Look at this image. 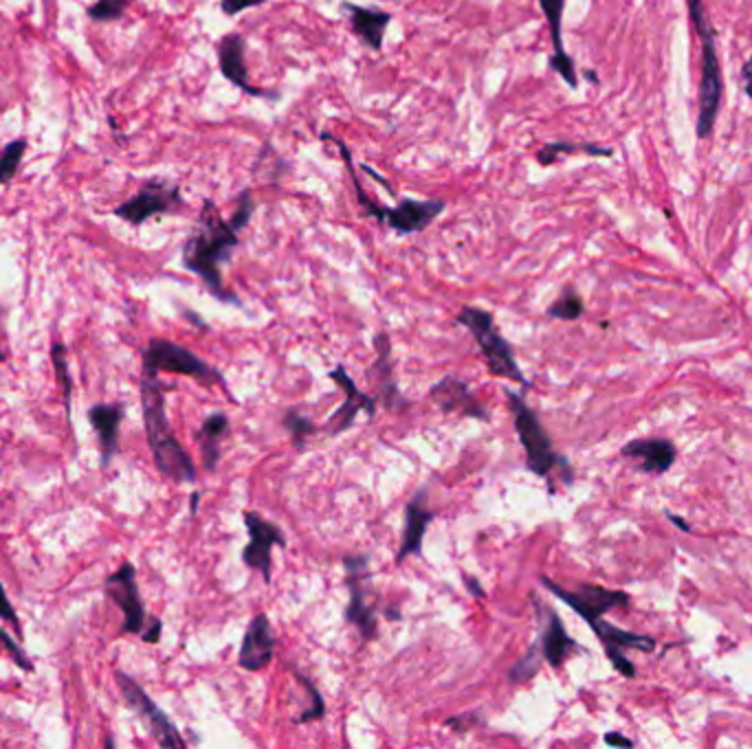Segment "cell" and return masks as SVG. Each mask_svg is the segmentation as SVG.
Listing matches in <instances>:
<instances>
[{"instance_id": "30", "label": "cell", "mask_w": 752, "mask_h": 749, "mask_svg": "<svg viewBox=\"0 0 752 749\" xmlns=\"http://www.w3.org/2000/svg\"><path fill=\"white\" fill-rule=\"evenodd\" d=\"M539 657H543V653H541V646H539V642H537V644H533V646L528 648L526 653H524L522 660H519L513 668H510L508 679L513 681V684H526V681H531L533 677L539 672V666H541Z\"/></svg>"}, {"instance_id": "12", "label": "cell", "mask_w": 752, "mask_h": 749, "mask_svg": "<svg viewBox=\"0 0 752 749\" xmlns=\"http://www.w3.org/2000/svg\"><path fill=\"white\" fill-rule=\"evenodd\" d=\"M244 525L249 532V543L243 552V563L249 570L262 573L264 582H271V570H273V547H286V539H284L282 530L276 523L260 516L258 512L247 510L243 514Z\"/></svg>"}, {"instance_id": "14", "label": "cell", "mask_w": 752, "mask_h": 749, "mask_svg": "<svg viewBox=\"0 0 752 749\" xmlns=\"http://www.w3.org/2000/svg\"><path fill=\"white\" fill-rule=\"evenodd\" d=\"M534 613H537V624H539V646H541L543 660L550 663L552 668H561L567 655L574 651H579L574 639L567 635V630L561 622V618L557 615V611L552 606H548L539 596H531Z\"/></svg>"}, {"instance_id": "11", "label": "cell", "mask_w": 752, "mask_h": 749, "mask_svg": "<svg viewBox=\"0 0 752 749\" xmlns=\"http://www.w3.org/2000/svg\"><path fill=\"white\" fill-rule=\"evenodd\" d=\"M541 585L546 587L552 596H557L561 602H566V605L570 606L576 615H581L588 624L603 618L607 611L629 605V596L625 591H612L599 585H581L576 591H567L546 576L541 578Z\"/></svg>"}, {"instance_id": "33", "label": "cell", "mask_w": 752, "mask_h": 749, "mask_svg": "<svg viewBox=\"0 0 752 749\" xmlns=\"http://www.w3.org/2000/svg\"><path fill=\"white\" fill-rule=\"evenodd\" d=\"M295 677H297V681H300V686H304L306 690H309V695H310V708H306L304 712L300 714V717L295 719V723H310V720H317V719H321L326 714V704H324V699H321V695H319V690L315 688L313 686V681L309 679V677H304V675H300V672H295Z\"/></svg>"}, {"instance_id": "8", "label": "cell", "mask_w": 752, "mask_h": 749, "mask_svg": "<svg viewBox=\"0 0 752 749\" xmlns=\"http://www.w3.org/2000/svg\"><path fill=\"white\" fill-rule=\"evenodd\" d=\"M117 686H120L121 696H124L126 705L145 723V728L150 729V734L154 737V741L159 743L161 747H186V738L181 737V732L177 729V725L168 719V714L145 695V690L136 684L132 677H128L126 672H117Z\"/></svg>"}, {"instance_id": "28", "label": "cell", "mask_w": 752, "mask_h": 749, "mask_svg": "<svg viewBox=\"0 0 752 749\" xmlns=\"http://www.w3.org/2000/svg\"><path fill=\"white\" fill-rule=\"evenodd\" d=\"M282 422L288 433H291V442L297 450H304L310 435L317 433V426L313 424V420H310L309 416H302L297 409H288L286 414H284Z\"/></svg>"}, {"instance_id": "19", "label": "cell", "mask_w": 752, "mask_h": 749, "mask_svg": "<svg viewBox=\"0 0 752 749\" xmlns=\"http://www.w3.org/2000/svg\"><path fill=\"white\" fill-rule=\"evenodd\" d=\"M429 398L442 409V414H460L465 418L489 422V411L475 400L469 385L456 376H444L429 390Z\"/></svg>"}, {"instance_id": "26", "label": "cell", "mask_w": 752, "mask_h": 749, "mask_svg": "<svg viewBox=\"0 0 752 749\" xmlns=\"http://www.w3.org/2000/svg\"><path fill=\"white\" fill-rule=\"evenodd\" d=\"M227 435H229V418H227L225 414H220V411H214L211 416H207L201 431H198L196 440L198 444H201L202 466L210 473H214L216 466H219L220 444Z\"/></svg>"}, {"instance_id": "18", "label": "cell", "mask_w": 752, "mask_h": 749, "mask_svg": "<svg viewBox=\"0 0 752 749\" xmlns=\"http://www.w3.org/2000/svg\"><path fill=\"white\" fill-rule=\"evenodd\" d=\"M273 655H276V635L271 630V622L264 613L253 615L238 651V666L243 671L258 672L271 663Z\"/></svg>"}, {"instance_id": "41", "label": "cell", "mask_w": 752, "mask_h": 749, "mask_svg": "<svg viewBox=\"0 0 752 749\" xmlns=\"http://www.w3.org/2000/svg\"><path fill=\"white\" fill-rule=\"evenodd\" d=\"M605 743H607V745H623V747H632L633 743L629 741V738H625V737H621V734H607V737H605Z\"/></svg>"}, {"instance_id": "40", "label": "cell", "mask_w": 752, "mask_h": 749, "mask_svg": "<svg viewBox=\"0 0 752 749\" xmlns=\"http://www.w3.org/2000/svg\"><path fill=\"white\" fill-rule=\"evenodd\" d=\"M741 75H744V82H746V95L752 99V55H750V60L744 64V69H741Z\"/></svg>"}, {"instance_id": "17", "label": "cell", "mask_w": 752, "mask_h": 749, "mask_svg": "<svg viewBox=\"0 0 752 749\" xmlns=\"http://www.w3.org/2000/svg\"><path fill=\"white\" fill-rule=\"evenodd\" d=\"M216 49H219L220 73L225 75V79H229L234 86L244 90V93L251 95V97H262V99L280 97L276 90L253 86V84L249 82L247 64H244V37L240 36V33H236V31L225 33V36L220 37Z\"/></svg>"}, {"instance_id": "44", "label": "cell", "mask_w": 752, "mask_h": 749, "mask_svg": "<svg viewBox=\"0 0 752 749\" xmlns=\"http://www.w3.org/2000/svg\"><path fill=\"white\" fill-rule=\"evenodd\" d=\"M3 358H4V357H3V354H0V360H3Z\"/></svg>"}, {"instance_id": "35", "label": "cell", "mask_w": 752, "mask_h": 749, "mask_svg": "<svg viewBox=\"0 0 752 749\" xmlns=\"http://www.w3.org/2000/svg\"><path fill=\"white\" fill-rule=\"evenodd\" d=\"M0 648H7L9 651V655H12V660L18 663V666L22 668V671H33V663H29V660H27V655H25V651H22L21 646H18L16 642H13L12 638H9L7 633H4L3 629H0Z\"/></svg>"}, {"instance_id": "6", "label": "cell", "mask_w": 752, "mask_h": 749, "mask_svg": "<svg viewBox=\"0 0 752 749\" xmlns=\"http://www.w3.org/2000/svg\"><path fill=\"white\" fill-rule=\"evenodd\" d=\"M456 321L462 328L469 330L473 339H475V343L480 345L482 354H484L486 358V369H489L491 376L517 383L524 390L531 387V381L524 376L517 360H515L513 345H510L508 341L501 336V332L495 328V319L489 310H482V308L475 306H462Z\"/></svg>"}, {"instance_id": "24", "label": "cell", "mask_w": 752, "mask_h": 749, "mask_svg": "<svg viewBox=\"0 0 752 749\" xmlns=\"http://www.w3.org/2000/svg\"><path fill=\"white\" fill-rule=\"evenodd\" d=\"M88 418L99 435L102 447V466L106 468L120 449V424L124 418V405H95Z\"/></svg>"}, {"instance_id": "21", "label": "cell", "mask_w": 752, "mask_h": 749, "mask_svg": "<svg viewBox=\"0 0 752 749\" xmlns=\"http://www.w3.org/2000/svg\"><path fill=\"white\" fill-rule=\"evenodd\" d=\"M425 490L411 497L409 504L405 506V525H403V540H401L399 554H396V563H405L409 556H423V540L427 532L429 523L434 519V512L425 508Z\"/></svg>"}, {"instance_id": "42", "label": "cell", "mask_w": 752, "mask_h": 749, "mask_svg": "<svg viewBox=\"0 0 752 749\" xmlns=\"http://www.w3.org/2000/svg\"><path fill=\"white\" fill-rule=\"evenodd\" d=\"M673 521H675V525H680V528H684V530H689V525L684 523L682 519H678V516H673Z\"/></svg>"}, {"instance_id": "36", "label": "cell", "mask_w": 752, "mask_h": 749, "mask_svg": "<svg viewBox=\"0 0 752 749\" xmlns=\"http://www.w3.org/2000/svg\"><path fill=\"white\" fill-rule=\"evenodd\" d=\"M264 3H271V0H220V9L225 16H236V13H243L244 9L262 7Z\"/></svg>"}, {"instance_id": "13", "label": "cell", "mask_w": 752, "mask_h": 749, "mask_svg": "<svg viewBox=\"0 0 752 749\" xmlns=\"http://www.w3.org/2000/svg\"><path fill=\"white\" fill-rule=\"evenodd\" d=\"M106 594L124 611V627L121 633H141L145 629V611L141 602L136 573L132 563H124L112 576L106 578Z\"/></svg>"}, {"instance_id": "15", "label": "cell", "mask_w": 752, "mask_h": 749, "mask_svg": "<svg viewBox=\"0 0 752 749\" xmlns=\"http://www.w3.org/2000/svg\"><path fill=\"white\" fill-rule=\"evenodd\" d=\"M590 629L594 630L599 642L603 644V648H605V653H607L612 666L625 677L636 675V668H633L632 662L625 657L627 648H636V651L647 653V651H654V646H656L654 638H647V635H638V633H627V630L607 624L603 618L590 624Z\"/></svg>"}, {"instance_id": "25", "label": "cell", "mask_w": 752, "mask_h": 749, "mask_svg": "<svg viewBox=\"0 0 752 749\" xmlns=\"http://www.w3.org/2000/svg\"><path fill=\"white\" fill-rule=\"evenodd\" d=\"M623 455L640 457L645 471L665 473L675 462V447L669 440H633L623 447Z\"/></svg>"}, {"instance_id": "32", "label": "cell", "mask_w": 752, "mask_h": 749, "mask_svg": "<svg viewBox=\"0 0 752 749\" xmlns=\"http://www.w3.org/2000/svg\"><path fill=\"white\" fill-rule=\"evenodd\" d=\"M51 358H54L55 376H58V383H60V387H62V393H64V409H66V414H70V391H73V385H70L69 363H66V358H64V345L62 343L54 345Z\"/></svg>"}, {"instance_id": "10", "label": "cell", "mask_w": 752, "mask_h": 749, "mask_svg": "<svg viewBox=\"0 0 752 749\" xmlns=\"http://www.w3.org/2000/svg\"><path fill=\"white\" fill-rule=\"evenodd\" d=\"M345 587L350 589V602L345 606V622L354 624L363 642H372L378 638V622H376V609L366 602V587L363 580L368 578V556L359 554V556H345Z\"/></svg>"}, {"instance_id": "16", "label": "cell", "mask_w": 752, "mask_h": 749, "mask_svg": "<svg viewBox=\"0 0 752 749\" xmlns=\"http://www.w3.org/2000/svg\"><path fill=\"white\" fill-rule=\"evenodd\" d=\"M330 381H335V385H337L339 390H343L345 393V402L339 407L337 411H335L333 416H330L328 424H326V429H328L330 435H339V433H343L345 429H350V426L357 422L359 411H366L368 416H375L376 398H372L370 393L359 390V387L354 385L352 378H350V374L345 372L343 365H337V367L330 372Z\"/></svg>"}, {"instance_id": "23", "label": "cell", "mask_w": 752, "mask_h": 749, "mask_svg": "<svg viewBox=\"0 0 752 749\" xmlns=\"http://www.w3.org/2000/svg\"><path fill=\"white\" fill-rule=\"evenodd\" d=\"M343 9L348 12L354 36L378 54L383 49V37L392 22V13L375 7H359L352 3H343Z\"/></svg>"}, {"instance_id": "29", "label": "cell", "mask_w": 752, "mask_h": 749, "mask_svg": "<svg viewBox=\"0 0 752 749\" xmlns=\"http://www.w3.org/2000/svg\"><path fill=\"white\" fill-rule=\"evenodd\" d=\"M585 312V303L574 288H566L561 297L548 308V317L561 321H576Z\"/></svg>"}, {"instance_id": "37", "label": "cell", "mask_w": 752, "mask_h": 749, "mask_svg": "<svg viewBox=\"0 0 752 749\" xmlns=\"http://www.w3.org/2000/svg\"><path fill=\"white\" fill-rule=\"evenodd\" d=\"M0 618H3L4 622L12 624V627L16 629L18 633H22L21 620H18V615H16V611H13L12 602H9V598H7V591H4L3 582H0Z\"/></svg>"}, {"instance_id": "34", "label": "cell", "mask_w": 752, "mask_h": 749, "mask_svg": "<svg viewBox=\"0 0 752 749\" xmlns=\"http://www.w3.org/2000/svg\"><path fill=\"white\" fill-rule=\"evenodd\" d=\"M126 7H128V0H97V3L88 9V16L99 22L117 21V18L124 16Z\"/></svg>"}, {"instance_id": "2", "label": "cell", "mask_w": 752, "mask_h": 749, "mask_svg": "<svg viewBox=\"0 0 752 749\" xmlns=\"http://www.w3.org/2000/svg\"><path fill=\"white\" fill-rule=\"evenodd\" d=\"M141 407H144L145 435H148L157 471L165 480L178 483L196 482V466L183 444L177 440L168 420L159 374L148 372V369H144V378H141Z\"/></svg>"}, {"instance_id": "7", "label": "cell", "mask_w": 752, "mask_h": 749, "mask_svg": "<svg viewBox=\"0 0 752 749\" xmlns=\"http://www.w3.org/2000/svg\"><path fill=\"white\" fill-rule=\"evenodd\" d=\"M144 369L148 372H169L181 374V376L196 378L202 385H222V374L207 365L205 360L192 352V350L183 348V345L174 343L168 339H153L148 343V350L144 354Z\"/></svg>"}, {"instance_id": "4", "label": "cell", "mask_w": 752, "mask_h": 749, "mask_svg": "<svg viewBox=\"0 0 752 749\" xmlns=\"http://www.w3.org/2000/svg\"><path fill=\"white\" fill-rule=\"evenodd\" d=\"M689 13L698 29L699 42H702V82H699V112H698V132L699 139H708L715 128L717 112L722 102V70L720 58L715 49V31L708 21L704 0H689Z\"/></svg>"}, {"instance_id": "1", "label": "cell", "mask_w": 752, "mask_h": 749, "mask_svg": "<svg viewBox=\"0 0 752 749\" xmlns=\"http://www.w3.org/2000/svg\"><path fill=\"white\" fill-rule=\"evenodd\" d=\"M240 229L231 220H225L220 216L219 207L211 201L202 202L201 216H198L196 226L189 235L186 246H183V264L187 270L202 279L207 291L216 300L225 303H236L238 297L229 292L222 284V264H227L238 246Z\"/></svg>"}, {"instance_id": "27", "label": "cell", "mask_w": 752, "mask_h": 749, "mask_svg": "<svg viewBox=\"0 0 752 749\" xmlns=\"http://www.w3.org/2000/svg\"><path fill=\"white\" fill-rule=\"evenodd\" d=\"M576 152H583V154H592V156H609V154H612V150L599 148V145H594V144H570V141H555V144L543 145V148L537 152V160H539V165H550V163H557V160H559V156L576 154Z\"/></svg>"}, {"instance_id": "5", "label": "cell", "mask_w": 752, "mask_h": 749, "mask_svg": "<svg viewBox=\"0 0 752 749\" xmlns=\"http://www.w3.org/2000/svg\"><path fill=\"white\" fill-rule=\"evenodd\" d=\"M508 398L510 414H513L515 431L519 435L524 450H526V468L534 473L537 477H550L552 473H561V480L566 483H572V468L570 462L561 455L555 453L550 435L546 433L543 424L539 422L537 414L526 405L519 393L506 391Z\"/></svg>"}, {"instance_id": "3", "label": "cell", "mask_w": 752, "mask_h": 749, "mask_svg": "<svg viewBox=\"0 0 752 749\" xmlns=\"http://www.w3.org/2000/svg\"><path fill=\"white\" fill-rule=\"evenodd\" d=\"M321 139L333 141V144L337 145V150L342 152L343 163H345V168H348L350 178H352L354 193H357V201H359V205H361V210L366 211V216L376 218L378 222H383V225H387L390 229H394L399 235L418 234V231L427 229L440 213L444 211L442 201H411V198H408V201H401L396 207H383V205H378V202L370 201L368 193L363 192L361 183H359L357 169H354V165H352V156H350V152L348 148H345L343 141L333 135H321Z\"/></svg>"}, {"instance_id": "38", "label": "cell", "mask_w": 752, "mask_h": 749, "mask_svg": "<svg viewBox=\"0 0 752 749\" xmlns=\"http://www.w3.org/2000/svg\"><path fill=\"white\" fill-rule=\"evenodd\" d=\"M161 630H163V627H161V620L153 618V622H150V629L144 630V633H141V638H144L148 644H157L161 639Z\"/></svg>"}, {"instance_id": "43", "label": "cell", "mask_w": 752, "mask_h": 749, "mask_svg": "<svg viewBox=\"0 0 752 749\" xmlns=\"http://www.w3.org/2000/svg\"><path fill=\"white\" fill-rule=\"evenodd\" d=\"M198 497H201V495H198V492H194V495H192V512H196V501H198Z\"/></svg>"}, {"instance_id": "31", "label": "cell", "mask_w": 752, "mask_h": 749, "mask_svg": "<svg viewBox=\"0 0 752 749\" xmlns=\"http://www.w3.org/2000/svg\"><path fill=\"white\" fill-rule=\"evenodd\" d=\"M27 150L25 139H16L7 145L3 152H0V185H7L9 180L13 178V174L21 168L22 154Z\"/></svg>"}, {"instance_id": "22", "label": "cell", "mask_w": 752, "mask_h": 749, "mask_svg": "<svg viewBox=\"0 0 752 749\" xmlns=\"http://www.w3.org/2000/svg\"><path fill=\"white\" fill-rule=\"evenodd\" d=\"M541 4V12L546 16L548 27H550V40L555 45V55H552L550 66L561 75V79L570 88L579 86V75H576L574 62H572L570 55L566 54L564 49V37H561V25H564V9L566 0H539Z\"/></svg>"}, {"instance_id": "39", "label": "cell", "mask_w": 752, "mask_h": 749, "mask_svg": "<svg viewBox=\"0 0 752 749\" xmlns=\"http://www.w3.org/2000/svg\"><path fill=\"white\" fill-rule=\"evenodd\" d=\"M462 580H465L467 589H469L471 596H475V598H484V589H482L480 580H477L475 576H471V573H462Z\"/></svg>"}, {"instance_id": "9", "label": "cell", "mask_w": 752, "mask_h": 749, "mask_svg": "<svg viewBox=\"0 0 752 749\" xmlns=\"http://www.w3.org/2000/svg\"><path fill=\"white\" fill-rule=\"evenodd\" d=\"M183 207L181 189L178 185L168 183V180L153 178L144 185V187L136 192L135 198L126 201L124 205H120L115 210V216H120L121 220L130 222V225L139 226L144 225L145 220L154 216H165V213H172Z\"/></svg>"}, {"instance_id": "20", "label": "cell", "mask_w": 752, "mask_h": 749, "mask_svg": "<svg viewBox=\"0 0 752 749\" xmlns=\"http://www.w3.org/2000/svg\"><path fill=\"white\" fill-rule=\"evenodd\" d=\"M376 345V360L372 367L370 376L376 385V400L383 402V407L390 411L403 409L408 407L403 393L399 391V385L394 381V365H392V341L387 332H378L375 336Z\"/></svg>"}]
</instances>
